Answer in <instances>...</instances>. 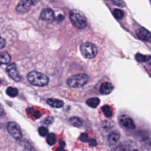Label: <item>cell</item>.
<instances>
[{
    "instance_id": "obj_1",
    "label": "cell",
    "mask_w": 151,
    "mask_h": 151,
    "mask_svg": "<svg viewBox=\"0 0 151 151\" xmlns=\"http://www.w3.org/2000/svg\"><path fill=\"white\" fill-rule=\"evenodd\" d=\"M27 79L32 85L42 87L48 84V77L44 74L37 71H32L28 74Z\"/></svg>"
},
{
    "instance_id": "obj_2",
    "label": "cell",
    "mask_w": 151,
    "mask_h": 151,
    "mask_svg": "<svg viewBox=\"0 0 151 151\" xmlns=\"http://www.w3.org/2000/svg\"><path fill=\"white\" fill-rule=\"evenodd\" d=\"M70 19L73 24L78 29H83L87 25V19L80 11L73 9L70 12Z\"/></svg>"
},
{
    "instance_id": "obj_3",
    "label": "cell",
    "mask_w": 151,
    "mask_h": 151,
    "mask_svg": "<svg viewBox=\"0 0 151 151\" xmlns=\"http://www.w3.org/2000/svg\"><path fill=\"white\" fill-rule=\"evenodd\" d=\"M88 81V77L86 74H78L69 77L67 84L73 88H80L86 85Z\"/></svg>"
},
{
    "instance_id": "obj_4",
    "label": "cell",
    "mask_w": 151,
    "mask_h": 151,
    "mask_svg": "<svg viewBox=\"0 0 151 151\" xmlns=\"http://www.w3.org/2000/svg\"><path fill=\"white\" fill-rule=\"evenodd\" d=\"M81 55L87 59L94 58L97 54V48L91 42L83 43L80 47Z\"/></svg>"
},
{
    "instance_id": "obj_5",
    "label": "cell",
    "mask_w": 151,
    "mask_h": 151,
    "mask_svg": "<svg viewBox=\"0 0 151 151\" xmlns=\"http://www.w3.org/2000/svg\"><path fill=\"white\" fill-rule=\"evenodd\" d=\"M6 129L10 135L16 140L22 138V132L17 123L14 122H10L6 126Z\"/></svg>"
},
{
    "instance_id": "obj_6",
    "label": "cell",
    "mask_w": 151,
    "mask_h": 151,
    "mask_svg": "<svg viewBox=\"0 0 151 151\" xmlns=\"http://www.w3.org/2000/svg\"><path fill=\"white\" fill-rule=\"evenodd\" d=\"M34 4V2L33 1H21L16 7V11L19 14H25L29 10Z\"/></svg>"
},
{
    "instance_id": "obj_7",
    "label": "cell",
    "mask_w": 151,
    "mask_h": 151,
    "mask_svg": "<svg viewBox=\"0 0 151 151\" xmlns=\"http://www.w3.org/2000/svg\"><path fill=\"white\" fill-rule=\"evenodd\" d=\"M6 71L9 76V77L15 81H19L21 79V77L19 74V72L17 70V65L15 63H13L10 64L6 67Z\"/></svg>"
},
{
    "instance_id": "obj_8",
    "label": "cell",
    "mask_w": 151,
    "mask_h": 151,
    "mask_svg": "<svg viewBox=\"0 0 151 151\" xmlns=\"http://www.w3.org/2000/svg\"><path fill=\"white\" fill-rule=\"evenodd\" d=\"M40 18L48 24L52 23L55 19L54 11L50 8H45L40 14Z\"/></svg>"
},
{
    "instance_id": "obj_9",
    "label": "cell",
    "mask_w": 151,
    "mask_h": 151,
    "mask_svg": "<svg viewBox=\"0 0 151 151\" xmlns=\"http://www.w3.org/2000/svg\"><path fill=\"white\" fill-rule=\"evenodd\" d=\"M120 122L124 127L129 129H133L136 127L133 120L130 117L126 115H123L120 117Z\"/></svg>"
},
{
    "instance_id": "obj_10",
    "label": "cell",
    "mask_w": 151,
    "mask_h": 151,
    "mask_svg": "<svg viewBox=\"0 0 151 151\" xmlns=\"http://www.w3.org/2000/svg\"><path fill=\"white\" fill-rule=\"evenodd\" d=\"M137 36L140 40L145 41H149L150 39V32L145 28H140L137 29Z\"/></svg>"
},
{
    "instance_id": "obj_11",
    "label": "cell",
    "mask_w": 151,
    "mask_h": 151,
    "mask_svg": "<svg viewBox=\"0 0 151 151\" xmlns=\"http://www.w3.org/2000/svg\"><path fill=\"white\" fill-rule=\"evenodd\" d=\"M113 85L110 82H104L101 84L100 87V92L102 94L107 95L110 94L113 90Z\"/></svg>"
},
{
    "instance_id": "obj_12",
    "label": "cell",
    "mask_w": 151,
    "mask_h": 151,
    "mask_svg": "<svg viewBox=\"0 0 151 151\" xmlns=\"http://www.w3.org/2000/svg\"><path fill=\"white\" fill-rule=\"evenodd\" d=\"M120 138V134L116 132H111L109 136L107 139V142L109 145L110 146H113L115 145L117 142L119 141Z\"/></svg>"
},
{
    "instance_id": "obj_13",
    "label": "cell",
    "mask_w": 151,
    "mask_h": 151,
    "mask_svg": "<svg viewBox=\"0 0 151 151\" xmlns=\"http://www.w3.org/2000/svg\"><path fill=\"white\" fill-rule=\"evenodd\" d=\"M47 103L48 105L54 108H60L64 106V103L63 101L56 99H48Z\"/></svg>"
},
{
    "instance_id": "obj_14",
    "label": "cell",
    "mask_w": 151,
    "mask_h": 151,
    "mask_svg": "<svg viewBox=\"0 0 151 151\" xmlns=\"http://www.w3.org/2000/svg\"><path fill=\"white\" fill-rule=\"evenodd\" d=\"M69 123L74 127H79L82 126L83 122V120L80 117H72L69 119Z\"/></svg>"
},
{
    "instance_id": "obj_15",
    "label": "cell",
    "mask_w": 151,
    "mask_h": 151,
    "mask_svg": "<svg viewBox=\"0 0 151 151\" xmlns=\"http://www.w3.org/2000/svg\"><path fill=\"white\" fill-rule=\"evenodd\" d=\"M11 61L10 55L7 52L0 53V64H6Z\"/></svg>"
},
{
    "instance_id": "obj_16",
    "label": "cell",
    "mask_w": 151,
    "mask_h": 151,
    "mask_svg": "<svg viewBox=\"0 0 151 151\" xmlns=\"http://www.w3.org/2000/svg\"><path fill=\"white\" fill-rule=\"evenodd\" d=\"M100 102V100L98 97H92V98L88 99L87 100L86 103L90 107L96 108L98 106Z\"/></svg>"
},
{
    "instance_id": "obj_17",
    "label": "cell",
    "mask_w": 151,
    "mask_h": 151,
    "mask_svg": "<svg viewBox=\"0 0 151 151\" xmlns=\"http://www.w3.org/2000/svg\"><path fill=\"white\" fill-rule=\"evenodd\" d=\"M150 56L149 55H143L140 53H137L135 55V59L139 63H145L149 60Z\"/></svg>"
},
{
    "instance_id": "obj_18",
    "label": "cell",
    "mask_w": 151,
    "mask_h": 151,
    "mask_svg": "<svg viewBox=\"0 0 151 151\" xmlns=\"http://www.w3.org/2000/svg\"><path fill=\"white\" fill-rule=\"evenodd\" d=\"M6 93L9 96H10L11 97H15L18 95V90H17V88H16L15 87H9L7 88V89L6 90Z\"/></svg>"
},
{
    "instance_id": "obj_19",
    "label": "cell",
    "mask_w": 151,
    "mask_h": 151,
    "mask_svg": "<svg viewBox=\"0 0 151 151\" xmlns=\"http://www.w3.org/2000/svg\"><path fill=\"white\" fill-rule=\"evenodd\" d=\"M113 15L117 19H122L124 17V12L120 9H114L113 11Z\"/></svg>"
},
{
    "instance_id": "obj_20",
    "label": "cell",
    "mask_w": 151,
    "mask_h": 151,
    "mask_svg": "<svg viewBox=\"0 0 151 151\" xmlns=\"http://www.w3.org/2000/svg\"><path fill=\"white\" fill-rule=\"evenodd\" d=\"M102 111L105 115L106 117H111L113 115V112L111 109H110V106L108 105H104L102 107Z\"/></svg>"
},
{
    "instance_id": "obj_21",
    "label": "cell",
    "mask_w": 151,
    "mask_h": 151,
    "mask_svg": "<svg viewBox=\"0 0 151 151\" xmlns=\"http://www.w3.org/2000/svg\"><path fill=\"white\" fill-rule=\"evenodd\" d=\"M47 142L50 145H53L56 142V136L54 133L48 134L47 137Z\"/></svg>"
},
{
    "instance_id": "obj_22",
    "label": "cell",
    "mask_w": 151,
    "mask_h": 151,
    "mask_svg": "<svg viewBox=\"0 0 151 151\" xmlns=\"http://www.w3.org/2000/svg\"><path fill=\"white\" fill-rule=\"evenodd\" d=\"M39 134L42 136H45L48 134V129L45 127H40L38 129Z\"/></svg>"
},
{
    "instance_id": "obj_23",
    "label": "cell",
    "mask_w": 151,
    "mask_h": 151,
    "mask_svg": "<svg viewBox=\"0 0 151 151\" xmlns=\"http://www.w3.org/2000/svg\"><path fill=\"white\" fill-rule=\"evenodd\" d=\"M80 140L83 142H87L89 140L88 136L87 133H83L80 136Z\"/></svg>"
},
{
    "instance_id": "obj_24",
    "label": "cell",
    "mask_w": 151,
    "mask_h": 151,
    "mask_svg": "<svg viewBox=\"0 0 151 151\" xmlns=\"http://www.w3.org/2000/svg\"><path fill=\"white\" fill-rule=\"evenodd\" d=\"M112 3L114 4L115 5L119 6H125V3L124 1H112Z\"/></svg>"
},
{
    "instance_id": "obj_25",
    "label": "cell",
    "mask_w": 151,
    "mask_h": 151,
    "mask_svg": "<svg viewBox=\"0 0 151 151\" xmlns=\"http://www.w3.org/2000/svg\"><path fill=\"white\" fill-rule=\"evenodd\" d=\"M53 121H54V118L52 117H48L44 120V123L45 124H51V123H52Z\"/></svg>"
},
{
    "instance_id": "obj_26",
    "label": "cell",
    "mask_w": 151,
    "mask_h": 151,
    "mask_svg": "<svg viewBox=\"0 0 151 151\" xmlns=\"http://www.w3.org/2000/svg\"><path fill=\"white\" fill-rule=\"evenodd\" d=\"M113 151H127V149L125 147L123 146H119L113 150Z\"/></svg>"
},
{
    "instance_id": "obj_27",
    "label": "cell",
    "mask_w": 151,
    "mask_h": 151,
    "mask_svg": "<svg viewBox=\"0 0 151 151\" xmlns=\"http://www.w3.org/2000/svg\"><path fill=\"white\" fill-rule=\"evenodd\" d=\"M6 45L5 40L0 36V49L3 48Z\"/></svg>"
},
{
    "instance_id": "obj_28",
    "label": "cell",
    "mask_w": 151,
    "mask_h": 151,
    "mask_svg": "<svg viewBox=\"0 0 151 151\" xmlns=\"http://www.w3.org/2000/svg\"><path fill=\"white\" fill-rule=\"evenodd\" d=\"M88 143H89V145L92 147L97 145V141L94 139H91L90 140H88Z\"/></svg>"
},
{
    "instance_id": "obj_29",
    "label": "cell",
    "mask_w": 151,
    "mask_h": 151,
    "mask_svg": "<svg viewBox=\"0 0 151 151\" xmlns=\"http://www.w3.org/2000/svg\"><path fill=\"white\" fill-rule=\"evenodd\" d=\"M34 116L36 118V119H38L41 116V113L39 111H35L34 112Z\"/></svg>"
},
{
    "instance_id": "obj_30",
    "label": "cell",
    "mask_w": 151,
    "mask_h": 151,
    "mask_svg": "<svg viewBox=\"0 0 151 151\" xmlns=\"http://www.w3.org/2000/svg\"><path fill=\"white\" fill-rule=\"evenodd\" d=\"M59 145H60V147H64L65 145V143L64 142V140H60L59 141Z\"/></svg>"
},
{
    "instance_id": "obj_31",
    "label": "cell",
    "mask_w": 151,
    "mask_h": 151,
    "mask_svg": "<svg viewBox=\"0 0 151 151\" xmlns=\"http://www.w3.org/2000/svg\"><path fill=\"white\" fill-rule=\"evenodd\" d=\"M4 113V110H3V108L0 105V116H2Z\"/></svg>"
},
{
    "instance_id": "obj_32",
    "label": "cell",
    "mask_w": 151,
    "mask_h": 151,
    "mask_svg": "<svg viewBox=\"0 0 151 151\" xmlns=\"http://www.w3.org/2000/svg\"><path fill=\"white\" fill-rule=\"evenodd\" d=\"M56 151H65L64 149V147H60L58 148H57L56 149Z\"/></svg>"
},
{
    "instance_id": "obj_33",
    "label": "cell",
    "mask_w": 151,
    "mask_h": 151,
    "mask_svg": "<svg viewBox=\"0 0 151 151\" xmlns=\"http://www.w3.org/2000/svg\"><path fill=\"white\" fill-rule=\"evenodd\" d=\"M132 151H139V150H137V149H134V150H132Z\"/></svg>"
}]
</instances>
